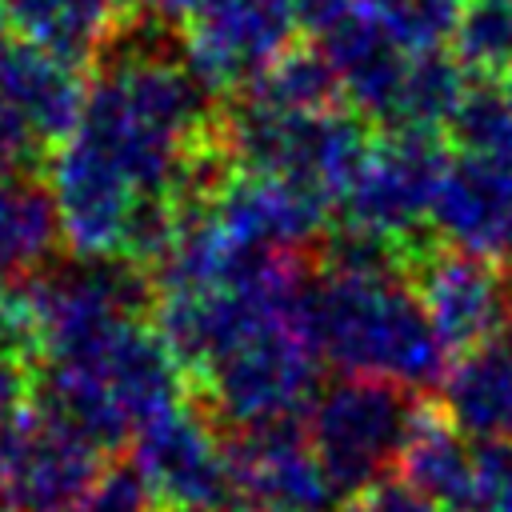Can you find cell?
<instances>
[{"instance_id": "6da1fadb", "label": "cell", "mask_w": 512, "mask_h": 512, "mask_svg": "<svg viewBox=\"0 0 512 512\" xmlns=\"http://www.w3.org/2000/svg\"><path fill=\"white\" fill-rule=\"evenodd\" d=\"M304 336L344 376L388 380L424 396L440 388L452 352L436 336L408 280L320 276L304 292Z\"/></svg>"}, {"instance_id": "7a4b0ae2", "label": "cell", "mask_w": 512, "mask_h": 512, "mask_svg": "<svg viewBox=\"0 0 512 512\" xmlns=\"http://www.w3.org/2000/svg\"><path fill=\"white\" fill-rule=\"evenodd\" d=\"M420 400L424 396L368 376H344L316 392L304 428L320 468L344 500L392 476Z\"/></svg>"}, {"instance_id": "3957f363", "label": "cell", "mask_w": 512, "mask_h": 512, "mask_svg": "<svg viewBox=\"0 0 512 512\" xmlns=\"http://www.w3.org/2000/svg\"><path fill=\"white\" fill-rule=\"evenodd\" d=\"M320 392V356L304 328H268L220 356L188 392V400L220 428L304 416Z\"/></svg>"}, {"instance_id": "277c9868", "label": "cell", "mask_w": 512, "mask_h": 512, "mask_svg": "<svg viewBox=\"0 0 512 512\" xmlns=\"http://www.w3.org/2000/svg\"><path fill=\"white\" fill-rule=\"evenodd\" d=\"M180 24V52L216 96L248 92L300 44L296 0H196Z\"/></svg>"}, {"instance_id": "5b68a950", "label": "cell", "mask_w": 512, "mask_h": 512, "mask_svg": "<svg viewBox=\"0 0 512 512\" xmlns=\"http://www.w3.org/2000/svg\"><path fill=\"white\" fill-rule=\"evenodd\" d=\"M408 288L452 356L476 348L512 324V284L500 260L436 240L432 232L408 240Z\"/></svg>"}, {"instance_id": "8992f818", "label": "cell", "mask_w": 512, "mask_h": 512, "mask_svg": "<svg viewBox=\"0 0 512 512\" xmlns=\"http://www.w3.org/2000/svg\"><path fill=\"white\" fill-rule=\"evenodd\" d=\"M452 164L448 140L436 132H376L372 156L340 196V220L416 240L432 228V204Z\"/></svg>"}, {"instance_id": "52a82bcc", "label": "cell", "mask_w": 512, "mask_h": 512, "mask_svg": "<svg viewBox=\"0 0 512 512\" xmlns=\"http://www.w3.org/2000/svg\"><path fill=\"white\" fill-rule=\"evenodd\" d=\"M108 468V456L28 404L0 424V512H68Z\"/></svg>"}, {"instance_id": "ba28073f", "label": "cell", "mask_w": 512, "mask_h": 512, "mask_svg": "<svg viewBox=\"0 0 512 512\" xmlns=\"http://www.w3.org/2000/svg\"><path fill=\"white\" fill-rule=\"evenodd\" d=\"M236 512H336L344 496L320 468L304 416L220 432Z\"/></svg>"}, {"instance_id": "9c48e42d", "label": "cell", "mask_w": 512, "mask_h": 512, "mask_svg": "<svg viewBox=\"0 0 512 512\" xmlns=\"http://www.w3.org/2000/svg\"><path fill=\"white\" fill-rule=\"evenodd\" d=\"M132 464L148 492L168 508L236 512L224 436L192 400L136 428Z\"/></svg>"}, {"instance_id": "30bf717a", "label": "cell", "mask_w": 512, "mask_h": 512, "mask_svg": "<svg viewBox=\"0 0 512 512\" xmlns=\"http://www.w3.org/2000/svg\"><path fill=\"white\" fill-rule=\"evenodd\" d=\"M204 208L228 240L264 252L312 256L320 236L332 228V200L284 176L232 172Z\"/></svg>"}, {"instance_id": "8fae6325", "label": "cell", "mask_w": 512, "mask_h": 512, "mask_svg": "<svg viewBox=\"0 0 512 512\" xmlns=\"http://www.w3.org/2000/svg\"><path fill=\"white\" fill-rule=\"evenodd\" d=\"M48 188L72 256H120L136 188L76 132L48 156Z\"/></svg>"}, {"instance_id": "7c38bea8", "label": "cell", "mask_w": 512, "mask_h": 512, "mask_svg": "<svg viewBox=\"0 0 512 512\" xmlns=\"http://www.w3.org/2000/svg\"><path fill=\"white\" fill-rule=\"evenodd\" d=\"M84 100V68L0 28V116H8L40 156H52L76 132Z\"/></svg>"}, {"instance_id": "4fadbf2b", "label": "cell", "mask_w": 512, "mask_h": 512, "mask_svg": "<svg viewBox=\"0 0 512 512\" xmlns=\"http://www.w3.org/2000/svg\"><path fill=\"white\" fill-rule=\"evenodd\" d=\"M432 236L488 260H512V160L452 156L432 204Z\"/></svg>"}, {"instance_id": "5bb4252c", "label": "cell", "mask_w": 512, "mask_h": 512, "mask_svg": "<svg viewBox=\"0 0 512 512\" xmlns=\"http://www.w3.org/2000/svg\"><path fill=\"white\" fill-rule=\"evenodd\" d=\"M312 44L320 48L328 68L336 72L344 104L352 112H360L372 128H384L392 116L396 92L404 84L412 52H404L396 44V36L380 20V12L356 8L340 24H332L328 32L312 36Z\"/></svg>"}, {"instance_id": "9a60e30c", "label": "cell", "mask_w": 512, "mask_h": 512, "mask_svg": "<svg viewBox=\"0 0 512 512\" xmlns=\"http://www.w3.org/2000/svg\"><path fill=\"white\" fill-rule=\"evenodd\" d=\"M436 404L468 440H512V324L452 356Z\"/></svg>"}, {"instance_id": "2e32d148", "label": "cell", "mask_w": 512, "mask_h": 512, "mask_svg": "<svg viewBox=\"0 0 512 512\" xmlns=\"http://www.w3.org/2000/svg\"><path fill=\"white\" fill-rule=\"evenodd\" d=\"M0 24L12 36L88 68L100 64L128 24V8L124 0H0Z\"/></svg>"}, {"instance_id": "e0dca14e", "label": "cell", "mask_w": 512, "mask_h": 512, "mask_svg": "<svg viewBox=\"0 0 512 512\" xmlns=\"http://www.w3.org/2000/svg\"><path fill=\"white\" fill-rule=\"evenodd\" d=\"M396 468L400 480H408L416 492L436 500L444 512H468L476 452L472 440L440 412L436 400H420Z\"/></svg>"}, {"instance_id": "ac0fdd59", "label": "cell", "mask_w": 512, "mask_h": 512, "mask_svg": "<svg viewBox=\"0 0 512 512\" xmlns=\"http://www.w3.org/2000/svg\"><path fill=\"white\" fill-rule=\"evenodd\" d=\"M64 248L48 180L36 168L0 176V284L24 280Z\"/></svg>"}, {"instance_id": "d6986e66", "label": "cell", "mask_w": 512, "mask_h": 512, "mask_svg": "<svg viewBox=\"0 0 512 512\" xmlns=\"http://www.w3.org/2000/svg\"><path fill=\"white\" fill-rule=\"evenodd\" d=\"M468 88H472V76L464 72V64L448 48L444 52H420L408 60L392 116L380 132H436V136H444L456 108L464 104Z\"/></svg>"}, {"instance_id": "ffe728a7", "label": "cell", "mask_w": 512, "mask_h": 512, "mask_svg": "<svg viewBox=\"0 0 512 512\" xmlns=\"http://www.w3.org/2000/svg\"><path fill=\"white\" fill-rule=\"evenodd\" d=\"M256 104L280 108V112H328L344 104L340 80L328 68V60L320 56L316 44H296L292 52H284L248 92H240Z\"/></svg>"}, {"instance_id": "44dd1931", "label": "cell", "mask_w": 512, "mask_h": 512, "mask_svg": "<svg viewBox=\"0 0 512 512\" xmlns=\"http://www.w3.org/2000/svg\"><path fill=\"white\" fill-rule=\"evenodd\" d=\"M312 272L348 276V280H404L408 272V240L332 220V228L312 248Z\"/></svg>"}, {"instance_id": "7402d4cb", "label": "cell", "mask_w": 512, "mask_h": 512, "mask_svg": "<svg viewBox=\"0 0 512 512\" xmlns=\"http://www.w3.org/2000/svg\"><path fill=\"white\" fill-rule=\"evenodd\" d=\"M448 52L476 80L512 76V0H464Z\"/></svg>"}, {"instance_id": "603a6c76", "label": "cell", "mask_w": 512, "mask_h": 512, "mask_svg": "<svg viewBox=\"0 0 512 512\" xmlns=\"http://www.w3.org/2000/svg\"><path fill=\"white\" fill-rule=\"evenodd\" d=\"M448 144L456 156H484V160H512V104L504 88L488 80H472L464 104L448 124Z\"/></svg>"}, {"instance_id": "cb8c5ba5", "label": "cell", "mask_w": 512, "mask_h": 512, "mask_svg": "<svg viewBox=\"0 0 512 512\" xmlns=\"http://www.w3.org/2000/svg\"><path fill=\"white\" fill-rule=\"evenodd\" d=\"M464 0H392L380 20L396 36V44L412 56L420 52H444L452 44V32L460 24Z\"/></svg>"}, {"instance_id": "d4e9b609", "label": "cell", "mask_w": 512, "mask_h": 512, "mask_svg": "<svg viewBox=\"0 0 512 512\" xmlns=\"http://www.w3.org/2000/svg\"><path fill=\"white\" fill-rule=\"evenodd\" d=\"M68 512H152V492L132 460H116Z\"/></svg>"}, {"instance_id": "484cf974", "label": "cell", "mask_w": 512, "mask_h": 512, "mask_svg": "<svg viewBox=\"0 0 512 512\" xmlns=\"http://www.w3.org/2000/svg\"><path fill=\"white\" fill-rule=\"evenodd\" d=\"M336 512H444V508L436 500H428L424 492H416L408 480L384 476V480L368 484L364 492L348 496Z\"/></svg>"}, {"instance_id": "4316f807", "label": "cell", "mask_w": 512, "mask_h": 512, "mask_svg": "<svg viewBox=\"0 0 512 512\" xmlns=\"http://www.w3.org/2000/svg\"><path fill=\"white\" fill-rule=\"evenodd\" d=\"M32 388H36V368L0 344V424L32 404Z\"/></svg>"}, {"instance_id": "83f0119b", "label": "cell", "mask_w": 512, "mask_h": 512, "mask_svg": "<svg viewBox=\"0 0 512 512\" xmlns=\"http://www.w3.org/2000/svg\"><path fill=\"white\" fill-rule=\"evenodd\" d=\"M192 4H196V0H124L128 16H140V20H156V24H168V20H184Z\"/></svg>"}, {"instance_id": "f1b7e54d", "label": "cell", "mask_w": 512, "mask_h": 512, "mask_svg": "<svg viewBox=\"0 0 512 512\" xmlns=\"http://www.w3.org/2000/svg\"><path fill=\"white\" fill-rule=\"evenodd\" d=\"M356 4H360V8H368V12H384L392 0H356Z\"/></svg>"}, {"instance_id": "f546056e", "label": "cell", "mask_w": 512, "mask_h": 512, "mask_svg": "<svg viewBox=\"0 0 512 512\" xmlns=\"http://www.w3.org/2000/svg\"><path fill=\"white\" fill-rule=\"evenodd\" d=\"M500 88H504V96H508V104H512V76H504V80H500Z\"/></svg>"}, {"instance_id": "4dcf8cb0", "label": "cell", "mask_w": 512, "mask_h": 512, "mask_svg": "<svg viewBox=\"0 0 512 512\" xmlns=\"http://www.w3.org/2000/svg\"><path fill=\"white\" fill-rule=\"evenodd\" d=\"M152 512H188V508H168V504H160V508H152Z\"/></svg>"}, {"instance_id": "1f68e13d", "label": "cell", "mask_w": 512, "mask_h": 512, "mask_svg": "<svg viewBox=\"0 0 512 512\" xmlns=\"http://www.w3.org/2000/svg\"><path fill=\"white\" fill-rule=\"evenodd\" d=\"M504 268H508V284H512V260H508V264H504Z\"/></svg>"}, {"instance_id": "d6a6232c", "label": "cell", "mask_w": 512, "mask_h": 512, "mask_svg": "<svg viewBox=\"0 0 512 512\" xmlns=\"http://www.w3.org/2000/svg\"><path fill=\"white\" fill-rule=\"evenodd\" d=\"M0 28H4V24H0Z\"/></svg>"}]
</instances>
